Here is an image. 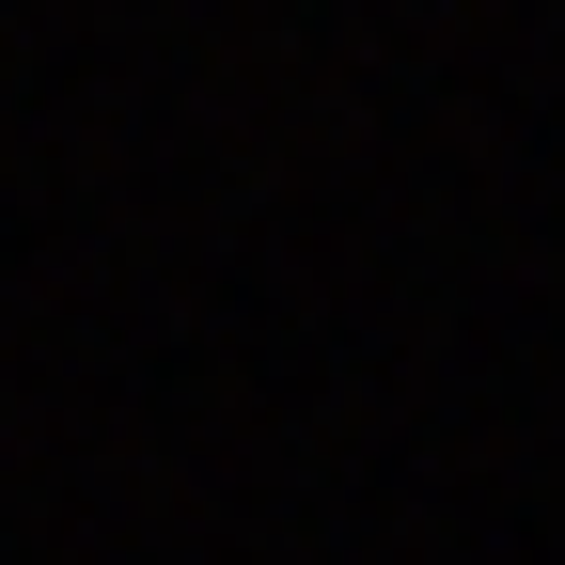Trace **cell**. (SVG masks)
Segmentation results:
<instances>
[]
</instances>
